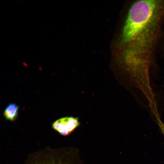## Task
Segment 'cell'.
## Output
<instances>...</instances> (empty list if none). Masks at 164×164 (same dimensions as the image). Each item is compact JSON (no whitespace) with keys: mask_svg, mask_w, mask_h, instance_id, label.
<instances>
[{"mask_svg":"<svg viewBox=\"0 0 164 164\" xmlns=\"http://www.w3.org/2000/svg\"><path fill=\"white\" fill-rule=\"evenodd\" d=\"M80 123L77 118L66 117L59 119L52 124V128L60 135L67 136L71 134Z\"/></svg>","mask_w":164,"mask_h":164,"instance_id":"7a4b0ae2","label":"cell"},{"mask_svg":"<svg viewBox=\"0 0 164 164\" xmlns=\"http://www.w3.org/2000/svg\"><path fill=\"white\" fill-rule=\"evenodd\" d=\"M19 106L15 103L9 104L6 108L3 113L5 118L11 121H14L18 114Z\"/></svg>","mask_w":164,"mask_h":164,"instance_id":"3957f363","label":"cell"},{"mask_svg":"<svg viewBox=\"0 0 164 164\" xmlns=\"http://www.w3.org/2000/svg\"><path fill=\"white\" fill-rule=\"evenodd\" d=\"M164 16V1H137L130 7L120 42L122 60L130 78L138 80L149 76L153 50Z\"/></svg>","mask_w":164,"mask_h":164,"instance_id":"6da1fadb","label":"cell"}]
</instances>
